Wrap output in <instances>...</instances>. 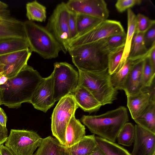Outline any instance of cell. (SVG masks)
Masks as SVG:
<instances>
[{
  "mask_svg": "<svg viewBox=\"0 0 155 155\" xmlns=\"http://www.w3.org/2000/svg\"><path fill=\"white\" fill-rule=\"evenodd\" d=\"M42 78L37 70L27 64L16 75L0 85L2 104L10 108H18L22 103H30Z\"/></svg>",
  "mask_w": 155,
  "mask_h": 155,
  "instance_id": "obj_1",
  "label": "cell"
},
{
  "mask_svg": "<svg viewBox=\"0 0 155 155\" xmlns=\"http://www.w3.org/2000/svg\"><path fill=\"white\" fill-rule=\"evenodd\" d=\"M81 120L91 133L115 143L118 133L128 122L129 117L127 108L120 106L100 115H83Z\"/></svg>",
  "mask_w": 155,
  "mask_h": 155,
  "instance_id": "obj_2",
  "label": "cell"
},
{
  "mask_svg": "<svg viewBox=\"0 0 155 155\" xmlns=\"http://www.w3.org/2000/svg\"><path fill=\"white\" fill-rule=\"evenodd\" d=\"M78 85L87 89L102 106L111 104L117 99L118 91L112 85L108 69L96 71L78 70Z\"/></svg>",
  "mask_w": 155,
  "mask_h": 155,
  "instance_id": "obj_3",
  "label": "cell"
},
{
  "mask_svg": "<svg viewBox=\"0 0 155 155\" xmlns=\"http://www.w3.org/2000/svg\"><path fill=\"white\" fill-rule=\"evenodd\" d=\"M24 23L30 50L45 59L57 57L62 51L61 47L47 29L31 21L27 20Z\"/></svg>",
  "mask_w": 155,
  "mask_h": 155,
  "instance_id": "obj_4",
  "label": "cell"
},
{
  "mask_svg": "<svg viewBox=\"0 0 155 155\" xmlns=\"http://www.w3.org/2000/svg\"><path fill=\"white\" fill-rule=\"evenodd\" d=\"M68 51L78 70L96 71L108 69L107 55L101 50L97 41L69 48Z\"/></svg>",
  "mask_w": 155,
  "mask_h": 155,
  "instance_id": "obj_5",
  "label": "cell"
},
{
  "mask_svg": "<svg viewBox=\"0 0 155 155\" xmlns=\"http://www.w3.org/2000/svg\"><path fill=\"white\" fill-rule=\"evenodd\" d=\"M78 107L73 96L69 94L60 99L54 109L51 117L52 134L62 145H65L66 127Z\"/></svg>",
  "mask_w": 155,
  "mask_h": 155,
  "instance_id": "obj_6",
  "label": "cell"
},
{
  "mask_svg": "<svg viewBox=\"0 0 155 155\" xmlns=\"http://www.w3.org/2000/svg\"><path fill=\"white\" fill-rule=\"evenodd\" d=\"M52 74L55 101L71 94L78 86V72L66 62L55 63Z\"/></svg>",
  "mask_w": 155,
  "mask_h": 155,
  "instance_id": "obj_7",
  "label": "cell"
},
{
  "mask_svg": "<svg viewBox=\"0 0 155 155\" xmlns=\"http://www.w3.org/2000/svg\"><path fill=\"white\" fill-rule=\"evenodd\" d=\"M69 11L66 3L58 4L49 19L45 28L60 45L62 51H68L71 41L68 26Z\"/></svg>",
  "mask_w": 155,
  "mask_h": 155,
  "instance_id": "obj_8",
  "label": "cell"
},
{
  "mask_svg": "<svg viewBox=\"0 0 155 155\" xmlns=\"http://www.w3.org/2000/svg\"><path fill=\"white\" fill-rule=\"evenodd\" d=\"M42 139L33 130L11 129L5 145L15 155H32Z\"/></svg>",
  "mask_w": 155,
  "mask_h": 155,
  "instance_id": "obj_9",
  "label": "cell"
},
{
  "mask_svg": "<svg viewBox=\"0 0 155 155\" xmlns=\"http://www.w3.org/2000/svg\"><path fill=\"white\" fill-rule=\"evenodd\" d=\"M124 31L119 21L107 19L103 20L91 29L71 40L69 44L68 49L71 47L96 42Z\"/></svg>",
  "mask_w": 155,
  "mask_h": 155,
  "instance_id": "obj_10",
  "label": "cell"
},
{
  "mask_svg": "<svg viewBox=\"0 0 155 155\" xmlns=\"http://www.w3.org/2000/svg\"><path fill=\"white\" fill-rule=\"evenodd\" d=\"M66 3L68 9L76 14L88 15L102 20L109 16L107 4L103 0H70Z\"/></svg>",
  "mask_w": 155,
  "mask_h": 155,
  "instance_id": "obj_11",
  "label": "cell"
},
{
  "mask_svg": "<svg viewBox=\"0 0 155 155\" xmlns=\"http://www.w3.org/2000/svg\"><path fill=\"white\" fill-rule=\"evenodd\" d=\"M52 74L48 77L43 78L36 89L30 103L34 107L46 112L55 102Z\"/></svg>",
  "mask_w": 155,
  "mask_h": 155,
  "instance_id": "obj_12",
  "label": "cell"
},
{
  "mask_svg": "<svg viewBox=\"0 0 155 155\" xmlns=\"http://www.w3.org/2000/svg\"><path fill=\"white\" fill-rule=\"evenodd\" d=\"M14 38L26 39L24 22L12 17L9 10H1L0 41Z\"/></svg>",
  "mask_w": 155,
  "mask_h": 155,
  "instance_id": "obj_13",
  "label": "cell"
},
{
  "mask_svg": "<svg viewBox=\"0 0 155 155\" xmlns=\"http://www.w3.org/2000/svg\"><path fill=\"white\" fill-rule=\"evenodd\" d=\"M154 83L136 94L127 96V106L133 120L140 115L152 102L155 101Z\"/></svg>",
  "mask_w": 155,
  "mask_h": 155,
  "instance_id": "obj_14",
  "label": "cell"
},
{
  "mask_svg": "<svg viewBox=\"0 0 155 155\" xmlns=\"http://www.w3.org/2000/svg\"><path fill=\"white\" fill-rule=\"evenodd\" d=\"M131 155H153L155 154V134L137 124Z\"/></svg>",
  "mask_w": 155,
  "mask_h": 155,
  "instance_id": "obj_15",
  "label": "cell"
},
{
  "mask_svg": "<svg viewBox=\"0 0 155 155\" xmlns=\"http://www.w3.org/2000/svg\"><path fill=\"white\" fill-rule=\"evenodd\" d=\"M145 58L137 60L130 71L124 89L127 96L136 94L143 88L142 72Z\"/></svg>",
  "mask_w": 155,
  "mask_h": 155,
  "instance_id": "obj_16",
  "label": "cell"
},
{
  "mask_svg": "<svg viewBox=\"0 0 155 155\" xmlns=\"http://www.w3.org/2000/svg\"><path fill=\"white\" fill-rule=\"evenodd\" d=\"M71 94L78 106L85 112L91 113L97 111L102 106L89 91L81 86L78 85Z\"/></svg>",
  "mask_w": 155,
  "mask_h": 155,
  "instance_id": "obj_17",
  "label": "cell"
},
{
  "mask_svg": "<svg viewBox=\"0 0 155 155\" xmlns=\"http://www.w3.org/2000/svg\"><path fill=\"white\" fill-rule=\"evenodd\" d=\"M85 128L75 115L71 119L66 127L65 134L64 146L70 148L78 143L85 135Z\"/></svg>",
  "mask_w": 155,
  "mask_h": 155,
  "instance_id": "obj_18",
  "label": "cell"
},
{
  "mask_svg": "<svg viewBox=\"0 0 155 155\" xmlns=\"http://www.w3.org/2000/svg\"><path fill=\"white\" fill-rule=\"evenodd\" d=\"M94 134L85 135L78 143L67 148L71 155H91L97 148Z\"/></svg>",
  "mask_w": 155,
  "mask_h": 155,
  "instance_id": "obj_19",
  "label": "cell"
},
{
  "mask_svg": "<svg viewBox=\"0 0 155 155\" xmlns=\"http://www.w3.org/2000/svg\"><path fill=\"white\" fill-rule=\"evenodd\" d=\"M127 32L126 33L124 53L120 65V69L124 65L128 57L136 27V15L131 9L127 10Z\"/></svg>",
  "mask_w": 155,
  "mask_h": 155,
  "instance_id": "obj_20",
  "label": "cell"
},
{
  "mask_svg": "<svg viewBox=\"0 0 155 155\" xmlns=\"http://www.w3.org/2000/svg\"><path fill=\"white\" fill-rule=\"evenodd\" d=\"M126 38L125 32L113 35L97 41L101 50L108 54L111 51L125 45Z\"/></svg>",
  "mask_w": 155,
  "mask_h": 155,
  "instance_id": "obj_21",
  "label": "cell"
},
{
  "mask_svg": "<svg viewBox=\"0 0 155 155\" xmlns=\"http://www.w3.org/2000/svg\"><path fill=\"white\" fill-rule=\"evenodd\" d=\"M134 120L137 124L155 134V101L152 102L140 115Z\"/></svg>",
  "mask_w": 155,
  "mask_h": 155,
  "instance_id": "obj_22",
  "label": "cell"
},
{
  "mask_svg": "<svg viewBox=\"0 0 155 155\" xmlns=\"http://www.w3.org/2000/svg\"><path fill=\"white\" fill-rule=\"evenodd\" d=\"M137 60H133L127 59L124 65L118 71L110 75L111 83L116 90L117 91L124 90L130 71Z\"/></svg>",
  "mask_w": 155,
  "mask_h": 155,
  "instance_id": "obj_23",
  "label": "cell"
},
{
  "mask_svg": "<svg viewBox=\"0 0 155 155\" xmlns=\"http://www.w3.org/2000/svg\"><path fill=\"white\" fill-rule=\"evenodd\" d=\"M144 34L135 33L127 59L136 60L145 58L147 56L149 50L146 48L143 42Z\"/></svg>",
  "mask_w": 155,
  "mask_h": 155,
  "instance_id": "obj_24",
  "label": "cell"
},
{
  "mask_svg": "<svg viewBox=\"0 0 155 155\" xmlns=\"http://www.w3.org/2000/svg\"><path fill=\"white\" fill-rule=\"evenodd\" d=\"M29 48L27 39L14 38L0 41V55Z\"/></svg>",
  "mask_w": 155,
  "mask_h": 155,
  "instance_id": "obj_25",
  "label": "cell"
},
{
  "mask_svg": "<svg viewBox=\"0 0 155 155\" xmlns=\"http://www.w3.org/2000/svg\"><path fill=\"white\" fill-rule=\"evenodd\" d=\"M61 144L51 136L43 138L37 150L32 155H59Z\"/></svg>",
  "mask_w": 155,
  "mask_h": 155,
  "instance_id": "obj_26",
  "label": "cell"
},
{
  "mask_svg": "<svg viewBox=\"0 0 155 155\" xmlns=\"http://www.w3.org/2000/svg\"><path fill=\"white\" fill-rule=\"evenodd\" d=\"M97 147L105 155H131L126 150L115 142L95 136Z\"/></svg>",
  "mask_w": 155,
  "mask_h": 155,
  "instance_id": "obj_27",
  "label": "cell"
},
{
  "mask_svg": "<svg viewBox=\"0 0 155 155\" xmlns=\"http://www.w3.org/2000/svg\"><path fill=\"white\" fill-rule=\"evenodd\" d=\"M26 15L30 21L44 22L46 18V7L37 1L28 2L26 4Z\"/></svg>",
  "mask_w": 155,
  "mask_h": 155,
  "instance_id": "obj_28",
  "label": "cell"
},
{
  "mask_svg": "<svg viewBox=\"0 0 155 155\" xmlns=\"http://www.w3.org/2000/svg\"><path fill=\"white\" fill-rule=\"evenodd\" d=\"M102 21L88 15L77 14V35L75 38L91 29Z\"/></svg>",
  "mask_w": 155,
  "mask_h": 155,
  "instance_id": "obj_29",
  "label": "cell"
},
{
  "mask_svg": "<svg viewBox=\"0 0 155 155\" xmlns=\"http://www.w3.org/2000/svg\"><path fill=\"white\" fill-rule=\"evenodd\" d=\"M135 134V126L129 122L126 123L121 128L117 137L118 143L129 147L134 143Z\"/></svg>",
  "mask_w": 155,
  "mask_h": 155,
  "instance_id": "obj_30",
  "label": "cell"
},
{
  "mask_svg": "<svg viewBox=\"0 0 155 155\" xmlns=\"http://www.w3.org/2000/svg\"><path fill=\"white\" fill-rule=\"evenodd\" d=\"M124 48V45H123L108 54V71L110 75L115 73L120 69Z\"/></svg>",
  "mask_w": 155,
  "mask_h": 155,
  "instance_id": "obj_31",
  "label": "cell"
},
{
  "mask_svg": "<svg viewBox=\"0 0 155 155\" xmlns=\"http://www.w3.org/2000/svg\"><path fill=\"white\" fill-rule=\"evenodd\" d=\"M31 52L30 51L16 62L8 65L5 66L3 75L8 78L16 75L24 67L27 65V62L31 55Z\"/></svg>",
  "mask_w": 155,
  "mask_h": 155,
  "instance_id": "obj_32",
  "label": "cell"
},
{
  "mask_svg": "<svg viewBox=\"0 0 155 155\" xmlns=\"http://www.w3.org/2000/svg\"><path fill=\"white\" fill-rule=\"evenodd\" d=\"M155 69L152 67L147 56L144 60L142 72L143 88L150 87L154 83Z\"/></svg>",
  "mask_w": 155,
  "mask_h": 155,
  "instance_id": "obj_33",
  "label": "cell"
},
{
  "mask_svg": "<svg viewBox=\"0 0 155 155\" xmlns=\"http://www.w3.org/2000/svg\"><path fill=\"white\" fill-rule=\"evenodd\" d=\"M137 24L135 33H144L153 25L155 24L154 20L141 13L136 15Z\"/></svg>",
  "mask_w": 155,
  "mask_h": 155,
  "instance_id": "obj_34",
  "label": "cell"
},
{
  "mask_svg": "<svg viewBox=\"0 0 155 155\" xmlns=\"http://www.w3.org/2000/svg\"><path fill=\"white\" fill-rule=\"evenodd\" d=\"M29 48L0 55V63L7 66L17 61L29 51Z\"/></svg>",
  "mask_w": 155,
  "mask_h": 155,
  "instance_id": "obj_35",
  "label": "cell"
},
{
  "mask_svg": "<svg viewBox=\"0 0 155 155\" xmlns=\"http://www.w3.org/2000/svg\"><path fill=\"white\" fill-rule=\"evenodd\" d=\"M142 2L141 0H118L115 6L119 12L122 13L134 5H140Z\"/></svg>",
  "mask_w": 155,
  "mask_h": 155,
  "instance_id": "obj_36",
  "label": "cell"
},
{
  "mask_svg": "<svg viewBox=\"0 0 155 155\" xmlns=\"http://www.w3.org/2000/svg\"><path fill=\"white\" fill-rule=\"evenodd\" d=\"M143 41L148 50L155 45V24L144 34Z\"/></svg>",
  "mask_w": 155,
  "mask_h": 155,
  "instance_id": "obj_37",
  "label": "cell"
},
{
  "mask_svg": "<svg viewBox=\"0 0 155 155\" xmlns=\"http://www.w3.org/2000/svg\"><path fill=\"white\" fill-rule=\"evenodd\" d=\"M69 11L68 26L71 41L75 38L77 35V14L69 10Z\"/></svg>",
  "mask_w": 155,
  "mask_h": 155,
  "instance_id": "obj_38",
  "label": "cell"
},
{
  "mask_svg": "<svg viewBox=\"0 0 155 155\" xmlns=\"http://www.w3.org/2000/svg\"><path fill=\"white\" fill-rule=\"evenodd\" d=\"M8 137V130L6 127L0 124V146L5 143Z\"/></svg>",
  "mask_w": 155,
  "mask_h": 155,
  "instance_id": "obj_39",
  "label": "cell"
},
{
  "mask_svg": "<svg viewBox=\"0 0 155 155\" xmlns=\"http://www.w3.org/2000/svg\"><path fill=\"white\" fill-rule=\"evenodd\" d=\"M147 57L149 59L152 67L155 69V45L149 50Z\"/></svg>",
  "mask_w": 155,
  "mask_h": 155,
  "instance_id": "obj_40",
  "label": "cell"
},
{
  "mask_svg": "<svg viewBox=\"0 0 155 155\" xmlns=\"http://www.w3.org/2000/svg\"><path fill=\"white\" fill-rule=\"evenodd\" d=\"M7 117L3 110L0 107V124L6 127Z\"/></svg>",
  "mask_w": 155,
  "mask_h": 155,
  "instance_id": "obj_41",
  "label": "cell"
},
{
  "mask_svg": "<svg viewBox=\"0 0 155 155\" xmlns=\"http://www.w3.org/2000/svg\"><path fill=\"white\" fill-rule=\"evenodd\" d=\"M0 155H15L8 148L3 144L0 146Z\"/></svg>",
  "mask_w": 155,
  "mask_h": 155,
  "instance_id": "obj_42",
  "label": "cell"
},
{
  "mask_svg": "<svg viewBox=\"0 0 155 155\" xmlns=\"http://www.w3.org/2000/svg\"><path fill=\"white\" fill-rule=\"evenodd\" d=\"M59 155H71L68 149L64 146L61 145Z\"/></svg>",
  "mask_w": 155,
  "mask_h": 155,
  "instance_id": "obj_43",
  "label": "cell"
},
{
  "mask_svg": "<svg viewBox=\"0 0 155 155\" xmlns=\"http://www.w3.org/2000/svg\"><path fill=\"white\" fill-rule=\"evenodd\" d=\"M8 79L7 77L4 75L0 77V85L4 84L6 82Z\"/></svg>",
  "mask_w": 155,
  "mask_h": 155,
  "instance_id": "obj_44",
  "label": "cell"
},
{
  "mask_svg": "<svg viewBox=\"0 0 155 155\" xmlns=\"http://www.w3.org/2000/svg\"><path fill=\"white\" fill-rule=\"evenodd\" d=\"M92 155H105L97 147Z\"/></svg>",
  "mask_w": 155,
  "mask_h": 155,
  "instance_id": "obj_45",
  "label": "cell"
},
{
  "mask_svg": "<svg viewBox=\"0 0 155 155\" xmlns=\"http://www.w3.org/2000/svg\"><path fill=\"white\" fill-rule=\"evenodd\" d=\"M8 7L7 4L0 1V10L7 9Z\"/></svg>",
  "mask_w": 155,
  "mask_h": 155,
  "instance_id": "obj_46",
  "label": "cell"
},
{
  "mask_svg": "<svg viewBox=\"0 0 155 155\" xmlns=\"http://www.w3.org/2000/svg\"><path fill=\"white\" fill-rule=\"evenodd\" d=\"M4 64L0 63V77L3 75L4 72Z\"/></svg>",
  "mask_w": 155,
  "mask_h": 155,
  "instance_id": "obj_47",
  "label": "cell"
},
{
  "mask_svg": "<svg viewBox=\"0 0 155 155\" xmlns=\"http://www.w3.org/2000/svg\"><path fill=\"white\" fill-rule=\"evenodd\" d=\"M2 104V93L1 88L0 87V105Z\"/></svg>",
  "mask_w": 155,
  "mask_h": 155,
  "instance_id": "obj_48",
  "label": "cell"
},
{
  "mask_svg": "<svg viewBox=\"0 0 155 155\" xmlns=\"http://www.w3.org/2000/svg\"><path fill=\"white\" fill-rule=\"evenodd\" d=\"M91 155H92V154Z\"/></svg>",
  "mask_w": 155,
  "mask_h": 155,
  "instance_id": "obj_49",
  "label": "cell"
}]
</instances>
